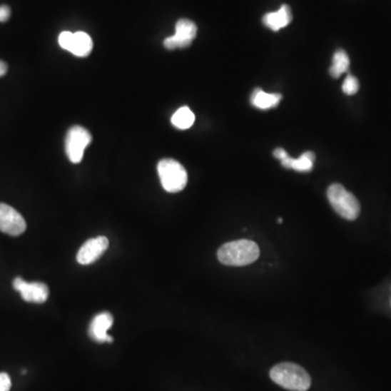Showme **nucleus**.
Wrapping results in <instances>:
<instances>
[{
  "mask_svg": "<svg viewBox=\"0 0 391 391\" xmlns=\"http://www.w3.org/2000/svg\"><path fill=\"white\" fill-rule=\"evenodd\" d=\"M93 51V39L88 34L84 32H76L73 34L72 44L70 51L76 57H87Z\"/></svg>",
  "mask_w": 391,
  "mask_h": 391,
  "instance_id": "14",
  "label": "nucleus"
},
{
  "mask_svg": "<svg viewBox=\"0 0 391 391\" xmlns=\"http://www.w3.org/2000/svg\"><path fill=\"white\" fill-rule=\"evenodd\" d=\"M349 66H350L349 56L347 55L346 51L339 49V51H337L334 54V57H332V64L330 68V74L334 78H339L344 73H346L349 70Z\"/></svg>",
  "mask_w": 391,
  "mask_h": 391,
  "instance_id": "15",
  "label": "nucleus"
},
{
  "mask_svg": "<svg viewBox=\"0 0 391 391\" xmlns=\"http://www.w3.org/2000/svg\"><path fill=\"white\" fill-rule=\"evenodd\" d=\"M272 380L290 391H307L311 386V377L298 364L280 363L270 372Z\"/></svg>",
  "mask_w": 391,
  "mask_h": 391,
  "instance_id": "2",
  "label": "nucleus"
},
{
  "mask_svg": "<svg viewBox=\"0 0 391 391\" xmlns=\"http://www.w3.org/2000/svg\"><path fill=\"white\" fill-rule=\"evenodd\" d=\"M276 159L280 160L282 166L289 170H295L297 172H310L313 168L315 155L312 151L303 153L298 159H293L283 148H276L273 153Z\"/></svg>",
  "mask_w": 391,
  "mask_h": 391,
  "instance_id": "11",
  "label": "nucleus"
},
{
  "mask_svg": "<svg viewBox=\"0 0 391 391\" xmlns=\"http://www.w3.org/2000/svg\"><path fill=\"white\" fill-rule=\"evenodd\" d=\"M11 388V380L7 373H0V391H9Z\"/></svg>",
  "mask_w": 391,
  "mask_h": 391,
  "instance_id": "19",
  "label": "nucleus"
},
{
  "mask_svg": "<svg viewBox=\"0 0 391 391\" xmlns=\"http://www.w3.org/2000/svg\"><path fill=\"white\" fill-rule=\"evenodd\" d=\"M14 288L21 293L23 300L30 303H44L49 296L47 285L41 282L28 283L21 278H14Z\"/></svg>",
  "mask_w": 391,
  "mask_h": 391,
  "instance_id": "8",
  "label": "nucleus"
},
{
  "mask_svg": "<svg viewBox=\"0 0 391 391\" xmlns=\"http://www.w3.org/2000/svg\"><path fill=\"white\" fill-rule=\"evenodd\" d=\"M26 230V222L14 208L0 203V232L16 237Z\"/></svg>",
  "mask_w": 391,
  "mask_h": 391,
  "instance_id": "7",
  "label": "nucleus"
},
{
  "mask_svg": "<svg viewBox=\"0 0 391 391\" xmlns=\"http://www.w3.org/2000/svg\"><path fill=\"white\" fill-rule=\"evenodd\" d=\"M327 198L335 211L349 221L359 218L361 207L359 200L353 193L347 191L342 185L332 184L328 187Z\"/></svg>",
  "mask_w": 391,
  "mask_h": 391,
  "instance_id": "3",
  "label": "nucleus"
},
{
  "mask_svg": "<svg viewBox=\"0 0 391 391\" xmlns=\"http://www.w3.org/2000/svg\"><path fill=\"white\" fill-rule=\"evenodd\" d=\"M360 84L359 81L357 78H355L353 76H348L346 78V80L344 81V84H342V91H344L346 95H355L359 91Z\"/></svg>",
  "mask_w": 391,
  "mask_h": 391,
  "instance_id": "17",
  "label": "nucleus"
},
{
  "mask_svg": "<svg viewBox=\"0 0 391 391\" xmlns=\"http://www.w3.org/2000/svg\"><path fill=\"white\" fill-rule=\"evenodd\" d=\"M197 36V26L188 19H181L176 23V34L164 39L163 45L168 51L176 48H187Z\"/></svg>",
  "mask_w": 391,
  "mask_h": 391,
  "instance_id": "6",
  "label": "nucleus"
},
{
  "mask_svg": "<svg viewBox=\"0 0 391 391\" xmlns=\"http://www.w3.org/2000/svg\"><path fill=\"white\" fill-rule=\"evenodd\" d=\"M171 122L178 130H188L195 123V114L188 107H182L173 114Z\"/></svg>",
  "mask_w": 391,
  "mask_h": 391,
  "instance_id": "16",
  "label": "nucleus"
},
{
  "mask_svg": "<svg viewBox=\"0 0 391 391\" xmlns=\"http://www.w3.org/2000/svg\"><path fill=\"white\" fill-rule=\"evenodd\" d=\"M10 14H11V11L8 6H0V22H6L9 20Z\"/></svg>",
  "mask_w": 391,
  "mask_h": 391,
  "instance_id": "20",
  "label": "nucleus"
},
{
  "mask_svg": "<svg viewBox=\"0 0 391 391\" xmlns=\"http://www.w3.org/2000/svg\"><path fill=\"white\" fill-rule=\"evenodd\" d=\"M291 20H293V14H291L290 8L287 5H283L278 11L266 14L262 19L264 26L274 32L286 28Z\"/></svg>",
  "mask_w": 391,
  "mask_h": 391,
  "instance_id": "12",
  "label": "nucleus"
},
{
  "mask_svg": "<svg viewBox=\"0 0 391 391\" xmlns=\"http://www.w3.org/2000/svg\"><path fill=\"white\" fill-rule=\"evenodd\" d=\"M91 133L83 126H72L66 133V153L72 163L78 164L84 157L85 149L91 143Z\"/></svg>",
  "mask_w": 391,
  "mask_h": 391,
  "instance_id": "5",
  "label": "nucleus"
},
{
  "mask_svg": "<svg viewBox=\"0 0 391 391\" xmlns=\"http://www.w3.org/2000/svg\"><path fill=\"white\" fill-rule=\"evenodd\" d=\"M73 34H74V33L66 31V32H62L61 34L59 35L58 41H59L60 47L64 48V51H68V49H70L71 44H72Z\"/></svg>",
  "mask_w": 391,
  "mask_h": 391,
  "instance_id": "18",
  "label": "nucleus"
},
{
  "mask_svg": "<svg viewBox=\"0 0 391 391\" xmlns=\"http://www.w3.org/2000/svg\"><path fill=\"white\" fill-rule=\"evenodd\" d=\"M260 249L255 241L241 239L224 243L218 251V261L224 265L245 266L257 261Z\"/></svg>",
  "mask_w": 391,
  "mask_h": 391,
  "instance_id": "1",
  "label": "nucleus"
},
{
  "mask_svg": "<svg viewBox=\"0 0 391 391\" xmlns=\"http://www.w3.org/2000/svg\"><path fill=\"white\" fill-rule=\"evenodd\" d=\"M113 325V316L109 312L97 314L91 321L88 328V335L93 341L103 344L112 342L113 338L108 335V330Z\"/></svg>",
  "mask_w": 391,
  "mask_h": 391,
  "instance_id": "10",
  "label": "nucleus"
},
{
  "mask_svg": "<svg viewBox=\"0 0 391 391\" xmlns=\"http://www.w3.org/2000/svg\"><path fill=\"white\" fill-rule=\"evenodd\" d=\"M282 98L280 93H268L261 88H257L251 95V105L260 110L272 109L278 107Z\"/></svg>",
  "mask_w": 391,
  "mask_h": 391,
  "instance_id": "13",
  "label": "nucleus"
},
{
  "mask_svg": "<svg viewBox=\"0 0 391 391\" xmlns=\"http://www.w3.org/2000/svg\"><path fill=\"white\" fill-rule=\"evenodd\" d=\"M7 72H8L7 64L0 60V76H5L6 73Z\"/></svg>",
  "mask_w": 391,
  "mask_h": 391,
  "instance_id": "21",
  "label": "nucleus"
},
{
  "mask_svg": "<svg viewBox=\"0 0 391 391\" xmlns=\"http://www.w3.org/2000/svg\"><path fill=\"white\" fill-rule=\"evenodd\" d=\"M109 248V239L106 236L91 238L83 243L76 255V260L82 265H88L97 261Z\"/></svg>",
  "mask_w": 391,
  "mask_h": 391,
  "instance_id": "9",
  "label": "nucleus"
},
{
  "mask_svg": "<svg viewBox=\"0 0 391 391\" xmlns=\"http://www.w3.org/2000/svg\"><path fill=\"white\" fill-rule=\"evenodd\" d=\"M158 174L162 187L168 193H180L188 181L184 166L174 159L161 160L158 163Z\"/></svg>",
  "mask_w": 391,
  "mask_h": 391,
  "instance_id": "4",
  "label": "nucleus"
}]
</instances>
